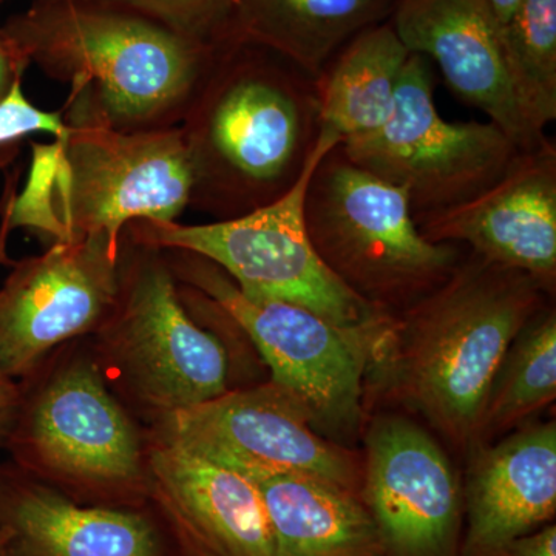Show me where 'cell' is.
Masks as SVG:
<instances>
[{
  "instance_id": "cell-1",
  "label": "cell",
  "mask_w": 556,
  "mask_h": 556,
  "mask_svg": "<svg viewBox=\"0 0 556 556\" xmlns=\"http://www.w3.org/2000/svg\"><path fill=\"white\" fill-rule=\"evenodd\" d=\"M554 300L529 274L467 251L441 287L391 317L369 358L365 413L417 417L466 459L504 354Z\"/></svg>"
},
{
  "instance_id": "cell-2",
  "label": "cell",
  "mask_w": 556,
  "mask_h": 556,
  "mask_svg": "<svg viewBox=\"0 0 556 556\" xmlns=\"http://www.w3.org/2000/svg\"><path fill=\"white\" fill-rule=\"evenodd\" d=\"M2 33L25 65L72 86L64 116L121 131L179 126L222 50L109 0H33Z\"/></svg>"
},
{
  "instance_id": "cell-3",
  "label": "cell",
  "mask_w": 556,
  "mask_h": 556,
  "mask_svg": "<svg viewBox=\"0 0 556 556\" xmlns=\"http://www.w3.org/2000/svg\"><path fill=\"white\" fill-rule=\"evenodd\" d=\"M192 192L189 208L214 222L283 197L320 135L316 79L254 43L219 50L179 124Z\"/></svg>"
},
{
  "instance_id": "cell-4",
  "label": "cell",
  "mask_w": 556,
  "mask_h": 556,
  "mask_svg": "<svg viewBox=\"0 0 556 556\" xmlns=\"http://www.w3.org/2000/svg\"><path fill=\"white\" fill-rule=\"evenodd\" d=\"M67 130L53 144L33 142V163L21 193L0 206V265H10L7 237L25 228L54 241L101 236L119 252L131 222H175L192 192L181 127L121 131L102 121L64 116Z\"/></svg>"
},
{
  "instance_id": "cell-5",
  "label": "cell",
  "mask_w": 556,
  "mask_h": 556,
  "mask_svg": "<svg viewBox=\"0 0 556 556\" xmlns=\"http://www.w3.org/2000/svg\"><path fill=\"white\" fill-rule=\"evenodd\" d=\"M172 273L240 329L270 369V380L302 405L318 434L356 448L365 413V376L372 348L393 314L364 327H342L313 311L244 294L208 260L163 249Z\"/></svg>"
},
{
  "instance_id": "cell-6",
  "label": "cell",
  "mask_w": 556,
  "mask_h": 556,
  "mask_svg": "<svg viewBox=\"0 0 556 556\" xmlns=\"http://www.w3.org/2000/svg\"><path fill=\"white\" fill-rule=\"evenodd\" d=\"M305 219L318 257L379 313H404L441 287L466 251L420 233L404 189L351 163L338 148L311 178Z\"/></svg>"
},
{
  "instance_id": "cell-7",
  "label": "cell",
  "mask_w": 556,
  "mask_h": 556,
  "mask_svg": "<svg viewBox=\"0 0 556 556\" xmlns=\"http://www.w3.org/2000/svg\"><path fill=\"white\" fill-rule=\"evenodd\" d=\"M21 388L5 445L17 467L80 504L146 507L148 447L98 361L65 358L31 390Z\"/></svg>"
},
{
  "instance_id": "cell-8",
  "label": "cell",
  "mask_w": 556,
  "mask_h": 556,
  "mask_svg": "<svg viewBox=\"0 0 556 556\" xmlns=\"http://www.w3.org/2000/svg\"><path fill=\"white\" fill-rule=\"evenodd\" d=\"M102 364L153 419L228 393V350L193 320L163 249L123 230L115 308L97 331Z\"/></svg>"
},
{
  "instance_id": "cell-9",
  "label": "cell",
  "mask_w": 556,
  "mask_h": 556,
  "mask_svg": "<svg viewBox=\"0 0 556 556\" xmlns=\"http://www.w3.org/2000/svg\"><path fill=\"white\" fill-rule=\"evenodd\" d=\"M340 141L320 131L299 181L280 199L240 217L181 225L137 219L124 232L137 243L178 249L217 265L244 294L302 306L342 327L375 324L372 309L332 276L311 243L305 200L320 161Z\"/></svg>"
},
{
  "instance_id": "cell-10",
  "label": "cell",
  "mask_w": 556,
  "mask_h": 556,
  "mask_svg": "<svg viewBox=\"0 0 556 556\" xmlns=\"http://www.w3.org/2000/svg\"><path fill=\"white\" fill-rule=\"evenodd\" d=\"M433 91L431 61L409 54L390 118L340 144L348 161L407 192L415 222L473 199L519 152L492 121L442 118Z\"/></svg>"
},
{
  "instance_id": "cell-11",
  "label": "cell",
  "mask_w": 556,
  "mask_h": 556,
  "mask_svg": "<svg viewBox=\"0 0 556 556\" xmlns=\"http://www.w3.org/2000/svg\"><path fill=\"white\" fill-rule=\"evenodd\" d=\"M153 420V441L177 445L249 479L300 475L362 496V452L318 434L302 405L273 380Z\"/></svg>"
},
{
  "instance_id": "cell-12",
  "label": "cell",
  "mask_w": 556,
  "mask_h": 556,
  "mask_svg": "<svg viewBox=\"0 0 556 556\" xmlns=\"http://www.w3.org/2000/svg\"><path fill=\"white\" fill-rule=\"evenodd\" d=\"M362 441V500L388 556H463V481L445 445L394 409L369 413Z\"/></svg>"
},
{
  "instance_id": "cell-13",
  "label": "cell",
  "mask_w": 556,
  "mask_h": 556,
  "mask_svg": "<svg viewBox=\"0 0 556 556\" xmlns=\"http://www.w3.org/2000/svg\"><path fill=\"white\" fill-rule=\"evenodd\" d=\"M9 266L0 287V367L27 380L54 348L104 324L118 299L119 252L91 236L54 241Z\"/></svg>"
},
{
  "instance_id": "cell-14",
  "label": "cell",
  "mask_w": 556,
  "mask_h": 556,
  "mask_svg": "<svg viewBox=\"0 0 556 556\" xmlns=\"http://www.w3.org/2000/svg\"><path fill=\"white\" fill-rule=\"evenodd\" d=\"M433 243L466 244L496 265L522 270L555 299L556 148L519 150L503 177L473 199L416 219Z\"/></svg>"
},
{
  "instance_id": "cell-15",
  "label": "cell",
  "mask_w": 556,
  "mask_h": 556,
  "mask_svg": "<svg viewBox=\"0 0 556 556\" xmlns=\"http://www.w3.org/2000/svg\"><path fill=\"white\" fill-rule=\"evenodd\" d=\"M390 22L409 53L437 62L453 93L519 150L546 141L519 104L490 0H394Z\"/></svg>"
},
{
  "instance_id": "cell-16",
  "label": "cell",
  "mask_w": 556,
  "mask_h": 556,
  "mask_svg": "<svg viewBox=\"0 0 556 556\" xmlns=\"http://www.w3.org/2000/svg\"><path fill=\"white\" fill-rule=\"evenodd\" d=\"M149 501L181 556H276L254 481L188 450L148 447Z\"/></svg>"
},
{
  "instance_id": "cell-17",
  "label": "cell",
  "mask_w": 556,
  "mask_h": 556,
  "mask_svg": "<svg viewBox=\"0 0 556 556\" xmlns=\"http://www.w3.org/2000/svg\"><path fill=\"white\" fill-rule=\"evenodd\" d=\"M5 556H181L153 508L89 506L14 466H0Z\"/></svg>"
},
{
  "instance_id": "cell-18",
  "label": "cell",
  "mask_w": 556,
  "mask_h": 556,
  "mask_svg": "<svg viewBox=\"0 0 556 556\" xmlns=\"http://www.w3.org/2000/svg\"><path fill=\"white\" fill-rule=\"evenodd\" d=\"M463 556H490L556 515V422L530 420L466 457Z\"/></svg>"
},
{
  "instance_id": "cell-19",
  "label": "cell",
  "mask_w": 556,
  "mask_h": 556,
  "mask_svg": "<svg viewBox=\"0 0 556 556\" xmlns=\"http://www.w3.org/2000/svg\"><path fill=\"white\" fill-rule=\"evenodd\" d=\"M257 485L276 556H388L362 496L300 475L251 479Z\"/></svg>"
},
{
  "instance_id": "cell-20",
  "label": "cell",
  "mask_w": 556,
  "mask_h": 556,
  "mask_svg": "<svg viewBox=\"0 0 556 556\" xmlns=\"http://www.w3.org/2000/svg\"><path fill=\"white\" fill-rule=\"evenodd\" d=\"M394 0H237L232 43L273 51L317 79L343 46L390 20Z\"/></svg>"
},
{
  "instance_id": "cell-21",
  "label": "cell",
  "mask_w": 556,
  "mask_h": 556,
  "mask_svg": "<svg viewBox=\"0 0 556 556\" xmlns=\"http://www.w3.org/2000/svg\"><path fill=\"white\" fill-rule=\"evenodd\" d=\"M409 54L390 20L348 40L316 79L320 131L342 144L379 129L393 112Z\"/></svg>"
},
{
  "instance_id": "cell-22",
  "label": "cell",
  "mask_w": 556,
  "mask_h": 556,
  "mask_svg": "<svg viewBox=\"0 0 556 556\" xmlns=\"http://www.w3.org/2000/svg\"><path fill=\"white\" fill-rule=\"evenodd\" d=\"M555 399L556 309L552 302L518 332L504 354L486 393L475 448L535 420Z\"/></svg>"
},
{
  "instance_id": "cell-23",
  "label": "cell",
  "mask_w": 556,
  "mask_h": 556,
  "mask_svg": "<svg viewBox=\"0 0 556 556\" xmlns=\"http://www.w3.org/2000/svg\"><path fill=\"white\" fill-rule=\"evenodd\" d=\"M508 75L540 131L556 119V0H522L503 30Z\"/></svg>"
},
{
  "instance_id": "cell-24",
  "label": "cell",
  "mask_w": 556,
  "mask_h": 556,
  "mask_svg": "<svg viewBox=\"0 0 556 556\" xmlns=\"http://www.w3.org/2000/svg\"><path fill=\"white\" fill-rule=\"evenodd\" d=\"M206 49L232 46L237 0H109Z\"/></svg>"
},
{
  "instance_id": "cell-25",
  "label": "cell",
  "mask_w": 556,
  "mask_h": 556,
  "mask_svg": "<svg viewBox=\"0 0 556 556\" xmlns=\"http://www.w3.org/2000/svg\"><path fill=\"white\" fill-rule=\"evenodd\" d=\"M65 130L64 110L46 112L36 108L22 90V78L14 80L0 101V167L9 163L21 139L38 134L61 138Z\"/></svg>"
},
{
  "instance_id": "cell-26",
  "label": "cell",
  "mask_w": 556,
  "mask_h": 556,
  "mask_svg": "<svg viewBox=\"0 0 556 556\" xmlns=\"http://www.w3.org/2000/svg\"><path fill=\"white\" fill-rule=\"evenodd\" d=\"M490 556H556V525L551 522L529 535L519 536Z\"/></svg>"
},
{
  "instance_id": "cell-27",
  "label": "cell",
  "mask_w": 556,
  "mask_h": 556,
  "mask_svg": "<svg viewBox=\"0 0 556 556\" xmlns=\"http://www.w3.org/2000/svg\"><path fill=\"white\" fill-rule=\"evenodd\" d=\"M22 401L21 383L11 379L0 367V447H5L7 442L16 422Z\"/></svg>"
},
{
  "instance_id": "cell-28",
  "label": "cell",
  "mask_w": 556,
  "mask_h": 556,
  "mask_svg": "<svg viewBox=\"0 0 556 556\" xmlns=\"http://www.w3.org/2000/svg\"><path fill=\"white\" fill-rule=\"evenodd\" d=\"M28 65L17 58L0 28V101L7 97L14 80L24 78Z\"/></svg>"
},
{
  "instance_id": "cell-29",
  "label": "cell",
  "mask_w": 556,
  "mask_h": 556,
  "mask_svg": "<svg viewBox=\"0 0 556 556\" xmlns=\"http://www.w3.org/2000/svg\"><path fill=\"white\" fill-rule=\"evenodd\" d=\"M521 2L522 0H490L497 24H500L501 35H503L504 28L507 27L508 22H510L511 17L517 13Z\"/></svg>"
},
{
  "instance_id": "cell-30",
  "label": "cell",
  "mask_w": 556,
  "mask_h": 556,
  "mask_svg": "<svg viewBox=\"0 0 556 556\" xmlns=\"http://www.w3.org/2000/svg\"><path fill=\"white\" fill-rule=\"evenodd\" d=\"M0 556H3L2 540H0Z\"/></svg>"
},
{
  "instance_id": "cell-31",
  "label": "cell",
  "mask_w": 556,
  "mask_h": 556,
  "mask_svg": "<svg viewBox=\"0 0 556 556\" xmlns=\"http://www.w3.org/2000/svg\"><path fill=\"white\" fill-rule=\"evenodd\" d=\"M3 2H5V0H0V5H2Z\"/></svg>"
},
{
  "instance_id": "cell-32",
  "label": "cell",
  "mask_w": 556,
  "mask_h": 556,
  "mask_svg": "<svg viewBox=\"0 0 556 556\" xmlns=\"http://www.w3.org/2000/svg\"><path fill=\"white\" fill-rule=\"evenodd\" d=\"M3 556H5V555H3Z\"/></svg>"
}]
</instances>
